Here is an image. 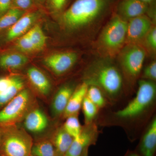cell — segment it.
<instances>
[{
	"mask_svg": "<svg viewBox=\"0 0 156 156\" xmlns=\"http://www.w3.org/2000/svg\"><path fill=\"white\" fill-rule=\"evenodd\" d=\"M110 0H76L61 17V24L69 32L83 31L88 41L102 24Z\"/></svg>",
	"mask_w": 156,
	"mask_h": 156,
	"instance_id": "6da1fadb",
	"label": "cell"
},
{
	"mask_svg": "<svg viewBox=\"0 0 156 156\" xmlns=\"http://www.w3.org/2000/svg\"><path fill=\"white\" fill-rule=\"evenodd\" d=\"M103 58L88 68L84 82L98 87L105 95L114 99L122 92L123 75L120 70L109 62L110 59Z\"/></svg>",
	"mask_w": 156,
	"mask_h": 156,
	"instance_id": "7a4b0ae2",
	"label": "cell"
},
{
	"mask_svg": "<svg viewBox=\"0 0 156 156\" xmlns=\"http://www.w3.org/2000/svg\"><path fill=\"white\" fill-rule=\"evenodd\" d=\"M128 21L115 14L104 26L94 47L101 58L113 59L126 45Z\"/></svg>",
	"mask_w": 156,
	"mask_h": 156,
	"instance_id": "3957f363",
	"label": "cell"
},
{
	"mask_svg": "<svg viewBox=\"0 0 156 156\" xmlns=\"http://www.w3.org/2000/svg\"><path fill=\"white\" fill-rule=\"evenodd\" d=\"M156 96L154 82L141 79L135 97L124 108L115 112V116L122 120L134 119L147 110L154 103Z\"/></svg>",
	"mask_w": 156,
	"mask_h": 156,
	"instance_id": "277c9868",
	"label": "cell"
},
{
	"mask_svg": "<svg viewBox=\"0 0 156 156\" xmlns=\"http://www.w3.org/2000/svg\"><path fill=\"white\" fill-rule=\"evenodd\" d=\"M146 52L140 45L127 44L117 56L123 78L131 84L139 77Z\"/></svg>",
	"mask_w": 156,
	"mask_h": 156,
	"instance_id": "5b68a950",
	"label": "cell"
},
{
	"mask_svg": "<svg viewBox=\"0 0 156 156\" xmlns=\"http://www.w3.org/2000/svg\"><path fill=\"white\" fill-rule=\"evenodd\" d=\"M1 149L2 156H30L32 140L25 131L14 126L1 128Z\"/></svg>",
	"mask_w": 156,
	"mask_h": 156,
	"instance_id": "8992f818",
	"label": "cell"
},
{
	"mask_svg": "<svg viewBox=\"0 0 156 156\" xmlns=\"http://www.w3.org/2000/svg\"><path fill=\"white\" fill-rule=\"evenodd\" d=\"M32 102L30 92L23 89L0 110V128L14 126L28 113Z\"/></svg>",
	"mask_w": 156,
	"mask_h": 156,
	"instance_id": "52a82bcc",
	"label": "cell"
},
{
	"mask_svg": "<svg viewBox=\"0 0 156 156\" xmlns=\"http://www.w3.org/2000/svg\"><path fill=\"white\" fill-rule=\"evenodd\" d=\"M154 24L146 14L130 20L128 21L126 44L140 45L144 37Z\"/></svg>",
	"mask_w": 156,
	"mask_h": 156,
	"instance_id": "ba28073f",
	"label": "cell"
},
{
	"mask_svg": "<svg viewBox=\"0 0 156 156\" xmlns=\"http://www.w3.org/2000/svg\"><path fill=\"white\" fill-rule=\"evenodd\" d=\"M97 128L94 123L86 125L80 134L73 139L64 156H80L85 149L95 145L98 136Z\"/></svg>",
	"mask_w": 156,
	"mask_h": 156,
	"instance_id": "9c48e42d",
	"label": "cell"
},
{
	"mask_svg": "<svg viewBox=\"0 0 156 156\" xmlns=\"http://www.w3.org/2000/svg\"><path fill=\"white\" fill-rule=\"evenodd\" d=\"M78 55L73 51H64L51 54L44 59V63L56 75L63 74L73 67Z\"/></svg>",
	"mask_w": 156,
	"mask_h": 156,
	"instance_id": "30bf717a",
	"label": "cell"
},
{
	"mask_svg": "<svg viewBox=\"0 0 156 156\" xmlns=\"http://www.w3.org/2000/svg\"><path fill=\"white\" fill-rule=\"evenodd\" d=\"M149 5L140 0H122L117 7L116 14L127 21L145 15L149 11Z\"/></svg>",
	"mask_w": 156,
	"mask_h": 156,
	"instance_id": "8fae6325",
	"label": "cell"
},
{
	"mask_svg": "<svg viewBox=\"0 0 156 156\" xmlns=\"http://www.w3.org/2000/svg\"><path fill=\"white\" fill-rule=\"evenodd\" d=\"M140 156H155L156 151V119L150 123L135 151Z\"/></svg>",
	"mask_w": 156,
	"mask_h": 156,
	"instance_id": "7c38bea8",
	"label": "cell"
},
{
	"mask_svg": "<svg viewBox=\"0 0 156 156\" xmlns=\"http://www.w3.org/2000/svg\"><path fill=\"white\" fill-rule=\"evenodd\" d=\"M37 18V14L30 13L23 15L14 25L9 27L3 36V40L6 42H10L25 33L30 27Z\"/></svg>",
	"mask_w": 156,
	"mask_h": 156,
	"instance_id": "4fadbf2b",
	"label": "cell"
},
{
	"mask_svg": "<svg viewBox=\"0 0 156 156\" xmlns=\"http://www.w3.org/2000/svg\"><path fill=\"white\" fill-rule=\"evenodd\" d=\"M88 85L85 82H83L74 91L70 98L63 115L65 118L78 115L82 108V104L87 95Z\"/></svg>",
	"mask_w": 156,
	"mask_h": 156,
	"instance_id": "5bb4252c",
	"label": "cell"
},
{
	"mask_svg": "<svg viewBox=\"0 0 156 156\" xmlns=\"http://www.w3.org/2000/svg\"><path fill=\"white\" fill-rule=\"evenodd\" d=\"M48 125V118L41 110L35 109L26 116L24 126L27 130L34 133L42 132Z\"/></svg>",
	"mask_w": 156,
	"mask_h": 156,
	"instance_id": "9a60e30c",
	"label": "cell"
},
{
	"mask_svg": "<svg viewBox=\"0 0 156 156\" xmlns=\"http://www.w3.org/2000/svg\"><path fill=\"white\" fill-rule=\"evenodd\" d=\"M27 74L31 83L39 93L44 96L49 94L51 90V83L49 79L41 70L35 67H31L27 71Z\"/></svg>",
	"mask_w": 156,
	"mask_h": 156,
	"instance_id": "2e32d148",
	"label": "cell"
},
{
	"mask_svg": "<svg viewBox=\"0 0 156 156\" xmlns=\"http://www.w3.org/2000/svg\"><path fill=\"white\" fill-rule=\"evenodd\" d=\"M75 89L69 85H65L56 93L52 104V112L55 116L63 114L70 98Z\"/></svg>",
	"mask_w": 156,
	"mask_h": 156,
	"instance_id": "e0dca14e",
	"label": "cell"
},
{
	"mask_svg": "<svg viewBox=\"0 0 156 156\" xmlns=\"http://www.w3.org/2000/svg\"><path fill=\"white\" fill-rule=\"evenodd\" d=\"M28 61L26 56L21 53L12 52L0 53V68L4 70L17 69Z\"/></svg>",
	"mask_w": 156,
	"mask_h": 156,
	"instance_id": "ac0fdd59",
	"label": "cell"
},
{
	"mask_svg": "<svg viewBox=\"0 0 156 156\" xmlns=\"http://www.w3.org/2000/svg\"><path fill=\"white\" fill-rule=\"evenodd\" d=\"M73 138L63 128L58 130L52 142L58 156H64L71 145Z\"/></svg>",
	"mask_w": 156,
	"mask_h": 156,
	"instance_id": "d6986e66",
	"label": "cell"
},
{
	"mask_svg": "<svg viewBox=\"0 0 156 156\" xmlns=\"http://www.w3.org/2000/svg\"><path fill=\"white\" fill-rule=\"evenodd\" d=\"M24 82L21 78L13 76V83L7 91L0 94V108L5 105L23 89H24Z\"/></svg>",
	"mask_w": 156,
	"mask_h": 156,
	"instance_id": "ffe728a7",
	"label": "cell"
},
{
	"mask_svg": "<svg viewBox=\"0 0 156 156\" xmlns=\"http://www.w3.org/2000/svg\"><path fill=\"white\" fill-rule=\"evenodd\" d=\"M31 155L34 156H58L52 141L47 139L39 140L33 145Z\"/></svg>",
	"mask_w": 156,
	"mask_h": 156,
	"instance_id": "44dd1931",
	"label": "cell"
},
{
	"mask_svg": "<svg viewBox=\"0 0 156 156\" xmlns=\"http://www.w3.org/2000/svg\"><path fill=\"white\" fill-rule=\"evenodd\" d=\"M24 11L18 8H11L0 17V32L11 27L24 14Z\"/></svg>",
	"mask_w": 156,
	"mask_h": 156,
	"instance_id": "7402d4cb",
	"label": "cell"
},
{
	"mask_svg": "<svg viewBox=\"0 0 156 156\" xmlns=\"http://www.w3.org/2000/svg\"><path fill=\"white\" fill-rule=\"evenodd\" d=\"M36 51L44 48L47 37L39 25L35 26L26 34Z\"/></svg>",
	"mask_w": 156,
	"mask_h": 156,
	"instance_id": "603a6c76",
	"label": "cell"
},
{
	"mask_svg": "<svg viewBox=\"0 0 156 156\" xmlns=\"http://www.w3.org/2000/svg\"><path fill=\"white\" fill-rule=\"evenodd\" d=\"M87 97L98 108H102L106 105L105 95L98 87L93 85H88Z\"/></svg>",
	"mask_w": 156,
	"mask_h": 156,
	"instance_id": "cb8c5ba5",
	"label": "cell"
},
{
	"mask_svg": "<svg viewBox=\"0 0 156 156\" xmlns=\"http://www.w3.org/2000/svg\"><path fill=\"white\" fill-rule=\"evenodd\" d=\"M146 52L147 55H155L156 53V27L154 24L140 45Z\"/></svg>",
	"mask_w": 156,
	"mask_h": 156,
	"instance_id": "d4e9b609",
	"label": "cell"
},
{
	"mask_svg": "<svg viewBox=\"0 0 156 156\" xmlns=\"http://www.w3.org/2000/svg\"><path fill=\"white\" fill-rule=\"evenodd\" d=\"M83 113L86 125L93 123V120L97 115L99 108L89 98L86 96L84 98L82 106Z\"/></svg>",
	"mask_w": 156,
	"mask_h": 156,
	"instance_id": "484cf974",
	"label": "cell"
},
{
	"mask_svg": "<svg viewBox=\"0 0 156 156\" xmlns=\"http://www.w3.org/2000/svg\"><path fill=\"white\" fill-rule=\"evenodd\" d=\"M63 128L73 138L77 136L81 133L83 128L78 119L77 115L67 117Z\"/></svg>",
	"mask_w": 156,
	"mask_h": 156,
	"instance_id": "4316f807",
	"label": "cell"
},
{
	"mask_svg": "<svg viewBox=\"0 0 156 156\" xmlns=\"http://www.w3.org/2000/svg\"><path fill=\"white\" fill-rule=\"evenodd\" d=\"M16 47L20 51L26 53L36 51L27 34L18 39L16 43Z\"/></svg>",
	"mask_w": 156,
	"mask_h": 156,
	"instance_id": "83f0119b",
	"label": "cell"
},
{
	"mask_svg": "<svg viewBox=\"0 0 156 156\" xmlns=\"http://www.w3.org/2000/svg\"><path fill=\"white\" fill-rule=\"evenodd\" d=\"M141 79L151 81L156 80V62L152 61L141 72Z\"/></svg>",
	"mask_w": 156,
	"mask_h": 156,
	"instance_id": "f1b7e54d",
	"label": "cell"
},
{
	"mask_svg": "<svg viewBox=\"0 0 156 156\" xmlns=\"http://www.w3.org/2000/svg\"><path fill=\"white\" fill-rule=\"evenodd\" d=\"M13 83V76L0 77V94L7 91Z\"/></svg>",
	"mask_w": 156,
	"mask_h": 156,
	"instance_id": "f546056e",
	"label": "cell"
},
{
	"mask_svg": "<svg viewBox=\"0 0 156 156\" xmlns=\"http://www.w3.org/2000/svg\"><path fill=\"white\" fill-rule=\"evenodd\" d=\"M67 0H50L51 7L56 12L61 11L64 8Z\"/></svg>",
	"mask_w": 156,
	"mask_h": 156,
	"instance_id": "4dcf8cb0",
	"label": "cell"
},
{
	"mask_svg": "<svg viewBox=\"0 0 156 156\" xmlns=\"http://www.w3.org/2000/svg\"><path fill=\"white\" fill-rule=\"evenodd\" d=\"M12 0H0V17L11 9Z\"/></svg>",
	"mask_w": 156,
	"mask_h": 156,
	"instance_id": "1f68e13d",
	"label": "cell"
},
{
	"mask_svg": "<svg viewBox=\"0 0 156 156\" xmlns=\"http://www.w3.org/2000/svg\"><path fill=\"white\" fill-rule=\"evenodd\" d=\"M17 8L21 10H25L31 6L32 0H14Z\"/></svg>",
	"mask_w": 156,
	"mask_h": 156,
	"instance_id": "d6a6232c",
	"label": "cell"
},
{
	"mask_svg": "<svg viewBox=\"0 0 156 156\" xmlns=\"http://www.w3.org/2000/svg\"><path fill=\"white\" fill-rule=\"evenodd\" d=\"M125 156H140L135 151H128Z\"/></svg>",
	"mask_w": 156,
	"mask_h": 156,
	"instance_id": "836d02e7",
	"label": "cell"
},
{
	"mask_svg": "<svg viewBox=\"0 0 156 156\" xmlns=\"http://www.w3.org/2000/svg\"><path fill=\"white\" fill-rule=\"evenodd\" d=\"M89 147L85 149L80 156H89Z\"/></svg>",
	"mask_w": 156,
	"mask_h": 156,
	"instance_id": "e575fe53",
	"label": "cell"
},
{
	"mask_svg": "<svg viewBox=\"0 0 156 156\" xmlns=\"http://www.w3.org/2000/svg\"><path fill=\"white\" fill-rule=\"evenodd\" d=\"M140 1H141L145 3V4H147L149 5L152 3L153 2L154 0H140Z\"/></svg>",
	"mask_w": 156,
	"mask_h": 156,
	"instance_id": "d590c367",
	"label": "cell"
},
{
	"mask_svg": "<svg viewBox=\"0 0 156 156\" xmlns=\"http://www.w3.org/2000/svg\"><path fill=\"white\" fill-rule=\"evenodd\" d=\"M1 137H2V129L0 128V149H1Z\"/></svg>",
	"mask_w": 156,
	"mask_h": 156,
	"instance_id": "8d00e7d4",
	"label": "cell"
},
{
	"mask_svg": "<svg viewBox=\"0 0 156 156\" xmlns=\"http://www.w3.org/2000/svg\"><path fill=\"white\" fill-rule=\"evenodd\" d=\"M30 156H34L32 155H31Z\"/></svg>",
	"mask_w": 156,
	"mask_h": 156,
	"instance_id": "74e56055",
	"label": "cell"
}]
</instances>
